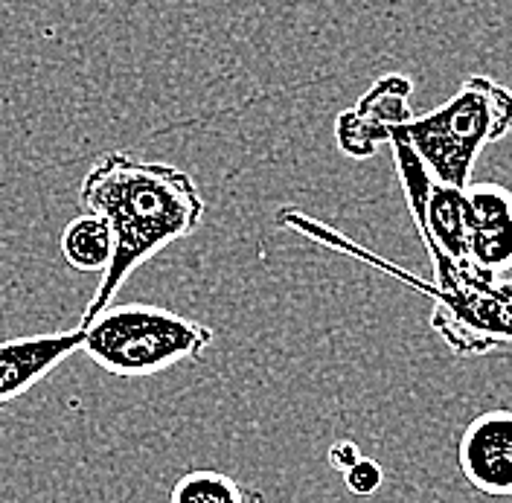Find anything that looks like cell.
<instances>
[{
	"instance_id": "cell-1",
	"label": "cell",
	"mask_w": 512,
	"mask_h": 503,
	"mask_svg": "<svg viewBox=\"0 0 512 503\" xmlns=\"http://www.w3.org/2000/svg\"><path fill=\"white\" fill-rule=\"evenodd\" d=\"M79 201L114 233V259L102 271L82 320L102 315L128 277L163 248L181 242L198 230L204 219V198L190 172L131 158L128 152H105L88 169Z\"/></svg>"
},
{
	"instance_id": "cell-2",
	"label": "cell",
	"mask_w": 512,
	"mask_h": 503,
	"mask_svg": "<svg viewBox=\"0 0 512 503\" xmlns=\"http://www.w3.org/2000/svg\"><path fill=\"white\" fill-rule=\"evenodd\" d=\"M510 131L512 91L489 76H469L440 108L405 123V134L428 175L460 189L472 184L483 149Z\"/></svg>"
},
{
	"instance_id": "cell-3",
	"label": "cell",
	"mask_w": 512,
	"mask_h": 503,
	"mask_svg": "<svg viewBox=\"0 0 512 503\" xmlns=\"http://www.w3.org/2000/svg\"><path fill=\"white\" fill-rule=\"evenodd\" d=\"M79 326L85 329V355L120 378L158 376L178 364L198 361L213 344L210 326L149 303L108 306Z\"/></svg>"
},
{
	"instance_id": "cell-4",
	"label": "cell",
	"mask_w": 512,
	"mask_h": 503,
	"mask_svg": "<svg viewBox=\"0 0 512 503\" xmlns=\"http://www.w3.org/2000/svg\"><path fill=\"white\" fill-rule=\"evenodd\" d=\"M414 94L411 79L405 76H384L358 105L344 111L335 123V137L344 155L350 158H370L382 143H390L393 131L411 123L408 99Z\"/></svg>"
},
{
	"instance_id": "cell-5",
	"label": "cell",
	"mask_w": 512,
	"mask_h": 503,
	"mask_svg": "<svg viewBox=\"0 0 512 503\" xmlns=\"http://www.w3.org/2000/svg\"><path fill=\"white\" fill-rule=\"evenodd\" d=\"M469 268L495 283L512 277V189L469 184Z\"/></svg>"
},
{
	"instance_id": "cell-6",
	"label": "cell",
	"mask_w": 512,
	"mask_h": 503,
	"mask_svg": "<svg viewBox=\"0 0 512 503\" xmlns=\"http://www.w3.org/2000/svg\"><path fill=\"white\" fill-rule=\"evenodd\" d=\"M460 472L489 498H512V410L475 416L457 445Z\"/></svg>"
},
{
	"instance_id": "cell-7",
	"label": "cell",
	"mask_w": 512,
	"mask_h": 503,
	"mask_svg": "<svg viewBox=\"0 0 512 503\" xmlns=\"http://www.w3.org/2000/svg\"><path fill=\"white\" fill-rule=\"evenodd\" d=\"M82 346V326L67 332H41L0 341V410L27 396L32 387H38L50 373H56Z\"/></svg>"
},
{
	"instance_id": "cell-8",
	"label": "cell",
	"mask_w": 512,
	"mask_h": 503,
	"mask_svg": "<svg viewBox=\"0 0 512 503\" xmlns=\"http://www.w3.org/2000/svg\"><path fill=\"white\" fill-rule=\"evenodd\" d=\"M469 201L466 189L431 181L425 201V221L416 227L428 253H446L460 268H469Z\"/></svg>"
},
{
	"instance_id": "cell-9",
	"label": "cell",
	"mask_w": 512,
	"mask_h": 503,
	"mask_svg": "<svg viewBox=\"0 0 512 503\" xmlns=\"http://www.w3.org/2000/svg\"><path fill=\"white\" fill-rule=\"evenodd\" d=\"M62 259L73 271H105L114 259V233L94 213H82L64 227Z\"/></svg>"
},
{
	"instance_id": "cell-10",
	"label": "cell",
	"mask_w": 512,
	"mask_h": 503,
	"mask_svg": "<svg viewBox=\"0 0 512 503\" xmlns=\"http://www.w3.org/2000/svg\"><path fill=\"white\" fill-rule=\"evenodd\" d=\"M169 503H248V495L230 474L195 469L178 477Z\"/></svg>"
},
{
	"instance_id": "cell-11",
	"label": "cell",
	"mask_w": 512,
	"mask_h": 503,
	"mask_svg": "<svg viewBox=\"0 0 512 503\" xmlns=\"http://www.w3.org/2000/svg\"><path fill=\"white\" fill-rule=\"evenodd\" d=\"M382 480H384V469L376 463V460H370V457H361V460L352 466L350 472L344 474L347 489H350L352 495H361V498H367V495L379 492V489H382Z\"/></svg>"
},
{
	"instance_id": "cell-12",
	"label": "cell",
	"mask_w": 512,
	"mask_h": 503,
	"mask_svg": "<svg viewBox=\"0 0 512 503\" xmlns=\"http://www.w3.org/2000/svg\"><path fill=\"white\" fill-rule=\"evenodd\" d=\"M364 454H361V448H358V442L352 440H335L329 445V451H326V463H329V469H335V472L347 474L361 460Z\"/></svg>"
},
{
	"instance_id": "cell-13",
	"label": "cell",
	"mask_w": 512,
	"mask_h": 503,
	"mask_svg": "<svg viewBox=\"0 0 512 503\" xmlns=\"http://www.w3.org/2000/svg\"><path fill=\"white\" fill-rule=\"evenodd\" d=\"M495 288L504 294V300L512 306V277H504V280H495Z\"/></svg>"
}]
</instances>
